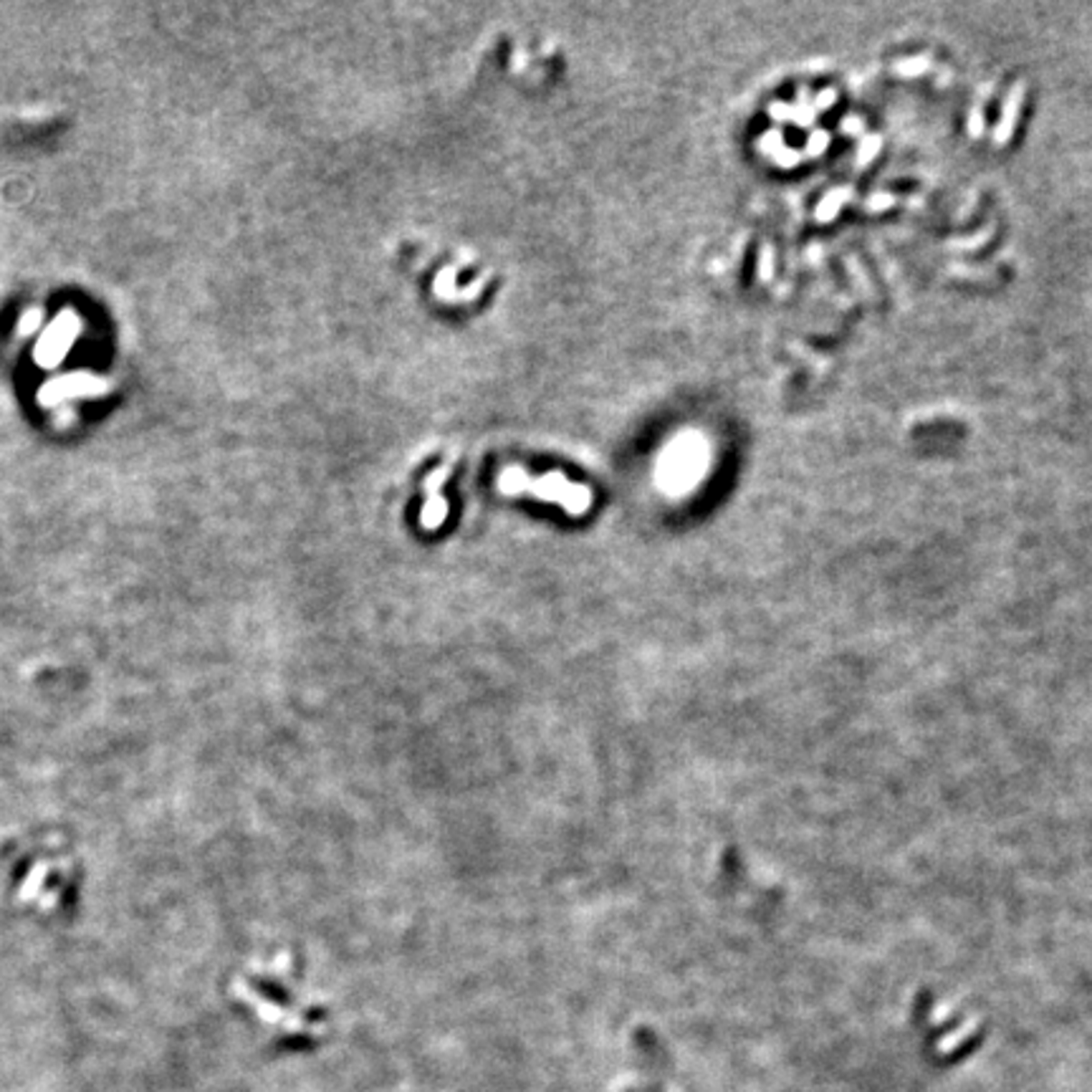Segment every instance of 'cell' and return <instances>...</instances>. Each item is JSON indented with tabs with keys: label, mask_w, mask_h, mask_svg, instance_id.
Instances as JSON below:
<instances>
[{
	"label": "cell",
	"mask_w": 1092,
	"mask_h": 1092,
	"mask_svg": "<svg viewBox=\"0 0 1092 1092\" xmlns=\"http://www.w3.org/2000/svg\"><path fill=\"white\" fill-rule=\"evenodd\" d=\"M43 319H46V314H43V309L41 307L25 309L24 314H21V319H18V324H15V334H18L21 339L31 337V334H36L38 329H41Z\"/></svg>",
	"instance_id": "obj_3"
},
{
	"label": "cell",
	"mask_w": 1092,
	"mask_h": 1092,
	"mask_svg": "<svg viewBox=\"0 0 1092 1092\" xmlns=\"http://www.w3.org/2000/svg\"><path fill=\"white\" fill-rule=\"evenodd\" d=\"M81 329H84V319L76 314L74 309L59 311L38 337L36 347H33V362L41 369L59 367L63 359L69 356V352L74 349Z\"/></svg>",
	"instance_id": "obj_1"
},
{
	"label": "cell",
	"mask_w": 1092,
	"mask_h": 1092,
	"mask_svg": "<svg viewBox=\"0 0 1092 1092\" xmlns=\"http://www.w3.org/2000/svg\"><path fill=\"white\" fill-rule=\"evenodd\" d=\"M76 420V413H71V410H62L59 415H56V428H69V423H74Z\"/></svg>",
	"instance_id": "obj_4"
},
{
	"label": "cell",
	"mask_w": 1092,
	"mask_h": 1092,
	"mask_svg": "<svg viewBox=\"0 0 1092 1092\" xmlns=\"http://www.w3.org/2000/svg\"><path fill=\"white\" fill-rule=\"evenodd\" d=\"M109 390L111 382L104 377H97L91 372H69V375L51 377L38 390L36 400L41 407H63V403H69V400H94Z\"/></svg>",
	"instance_id": "obj_2"
}]
</instances>
